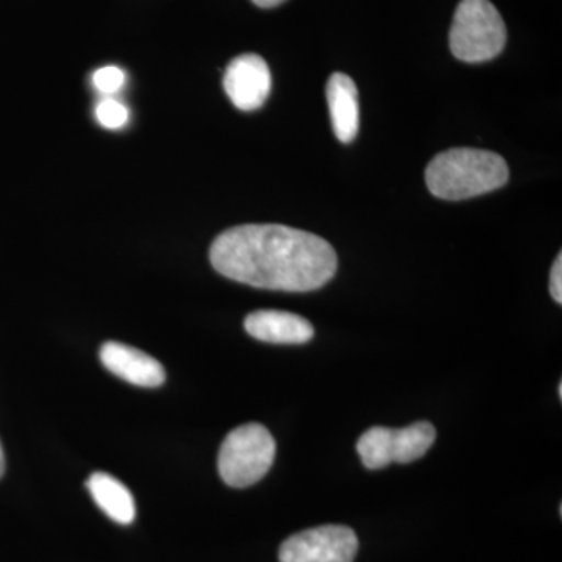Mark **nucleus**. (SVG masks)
I'll return each instance as SVG.
<instances>
[{"label":"nucleus","mask_w":562,"mask_h":562,"mask_svg":"<svg viewBox=\"0 0 562 562\" xmlns=\"http://www.w3.org/2000/svg\"><path fill=\"white\" fill-rule=\"evenodd\" d=\"M210 261L221 276L261 290L308 292L335 277L331 244L313 233L279 224H247L221 233Z\"/></svg>","instance_id":"nucleus-1"},{"label":"nucleus","mask_w":562,"mask_h":562,"mask_svg":"<svg viewBox=\"0 0 562 562\" xmlns=\"http://www.w3.org/2000/svg\"><path fill=\"white\" fill-rule=\"evenodd\" d=\"M509 179L505 158L494 151L458 147L432 158L425 172L428 190L443 201H464L498 190Z\"/></svg>","instance_id":"nucleus-2"},{"label":"nucleus","mask_w":562,"mask_h":562,"mask_svg":"<svg viewBox=\"0 0 562 562\" xmlns=\"http://www.w3.org/2000/svg\"><path fill=\"white\" fill-rule=\"evenodd\" d=\"M506 44V25L490 0H461L450 29V50L458 60H494Z\"/></svg>","instance_id":"nucleus-3"},{"label":"nucleus","mask_w":562,"mask_h":562,"mask_svg":"<svg viewBox=\"0 0 562 562\" xmlns=\"http://www.w3.org/2000/svg\"><path fill=\"white\" fill-rule=\"evenodd\" d=\"M276 452V441L265 425H241L222 442L217 457L221 479L232 487H249L269 472Z\"/></svg>","instance_id":"nucleus-4"},{"label":"nucleus","mask_w":562,"mask_h":562,"mask_svg":"<svg viewBox=\"0 0 562 562\" xmlns=\"http://www.w3.org/2000/svg\"><path fill=\"white\" fill-rule=\"evenodd\" d=\"M436 441V430L430 422H416L408 427H372L357 443L362 464L371 471L387 468L392 462L409 464L420 460Z\"/></svg>","instance_id":"nucleus-5"},{"label":"nucleus","mask_w":562,"mask_h":562,"mask_svg":"<svg viewBox=\"0 0 562 562\" xmlns=\"http://www.w3.org/2000/svg\"><path fill=\"white\" fill-rule=\"evenodd\" d=\"M357 535L344 525H322L291 536L280 547V562H353Z\"/></svg>","instance_id":"nucleus-6"},{"label":"nucleus","mask_w":562,"mask_h":562,"mask_svg":"<svg viewBox=\"0 0 562 562\" xmlns=\"http://www.w3.org/2000/svg\"><path fill=\"white\" fill-rule=\"evenodd\" d=\"M271 69L260 55H239L225 70L224 90L238 110L261 109L271 94Z\"/></svg>","instance_id":"nucleus-7"},{"label":"nucleus","mask_w":562,"mask_h":562,"mask_svg":"<svg viewBox=\"0 0 562 562\" xmlns=\"http://www.w3.org/2000/svg\"><path fill=\"white\" fill-rule=\"evenodd\" d=\"M101 361L111 373L135 386L158 387L166 380L160 361L127 344H103Z\"/></svg>","instance_id":"nucleus-8"},{"label":"nucleus","mask_w":562,"mask_h":562,"mask_svg":"<svg viewBox=\"0 0 562 562\" xmlns=\"http://www.w3.org/2000/svg\"><path fill=\"white\" fill-rule=\"evenodd\" d=\"M244 327L251 338L269 344H305L314 336L312 322L279 310L250 313L244 321Z\"/></svg>","instance_id":"nucleus-9"},{"label":"nucleus","mask_w":562,"mask_h":562,"mask_svg":"<svg viewBox=\"0 0 562 562\" xmlns=\"http://www.w3.org/2000/svg\"><path fill=\"white\" fill-rule=\"evenodd\" d=\"M327 101L336 138L341 143H351L360 131L357 85L346 74H333L327 85Z\"/></svg>","instance_id":"nucleus-10"},{"label":"nucleus","mask_w":562,"mask_h":562,"mask_svg":"<svg viewBox=\"0 0 562 562\" xmlns=\"http://www.w3.org/2000/svg\"><path fill=\"white\" fill-rule=\"evenodd\" d=\"M87 486L99 508L114 522L128 525L135 520L136 506L132 492L120 480L110 473L95 472L88 479Z\"/></svg>","instance_id":"nucleus-11"},{"label":"nucleus","mask_w":562,"mask_h":562,"mask_svg":"<svg viewBox=\"0 0 562 562\" xmlns=\"http://www.w3.org/2000/svg\"><path fill=\"white\" fill-rule=\"evenodd\" d=\"M95 117L101 122L102 127L116 131V128L124 127L127 124L131 113L124 103L114 101V99H103L95 106Z\"/></svg>","instance_id":"nucleus-12"},{"label":"nucleus","mask_w":562,"mask_h":562,"mask_svg":"<svg viewBox=\"0 0 562 562\" xmlns=\"http://www.w3.org/2000/svg\"><path fill=\"white\" fill-rule=\"evenodd\" d=\"M92 83L103 94H114L124 87V70L117 68V66H105V68L95 70L94 76H92Z\"/></svg>","instance_id":"nucleus-13"},{"label":"nucleus","mask_w":562,"mask_h":562,"mask_svg":"<svg viewBox=\"0 0 562 562\" xmlns=\"http://www.w3.org/2000/svg\"><path fill=\"white\" fill-rule=\"evenodd\" d=\"M550 294L553 301L562 303V257L558 255L557 260L553 262L552 273H550Z\"/></svg>","instance_id":"nucleus-14"},{"label":"nucleus","mask_w":562,"mask_h":562,"mask_svg":"<svg viewBox=\"0 0 562 562\" xmlns=\"http://www.w3.org/2000/svg\"><path fill=\"white\" fill-rule=\"evenodd\" d=\"M251 2L260 7V9H273V7H279L281 3L286 2V0H251Z\"/></svg>","instance_id":"nucleus-15"},{"label":"nucleus","mask_w":562,"mask_h":562,"mask_svg":"<svg viewBox=\"0 0 562 562\" xmlns=\"http://www.w3.org/2000/svg\"><path fill=\"white\" fill-rule=\"evenodd\" d=\"M3 472H5V453H3L2 442H0V479H2Z\"/></svg>","instance_id":"nucleus-16"},{"label":"nucleus","mask_w":562,"mask_h":562,"mask_svg":"<svg viewBox=\"0 0 562 562\" xmlns=\"http://www.w3.org/2000/svg\"><path fill=\"white\" fill-rule=\"evenodd\" d=\"M558 394H560V398H562V384H560V387H558Z\"/></svg>","instance_id":"nucleus-17"}]
</instances>
